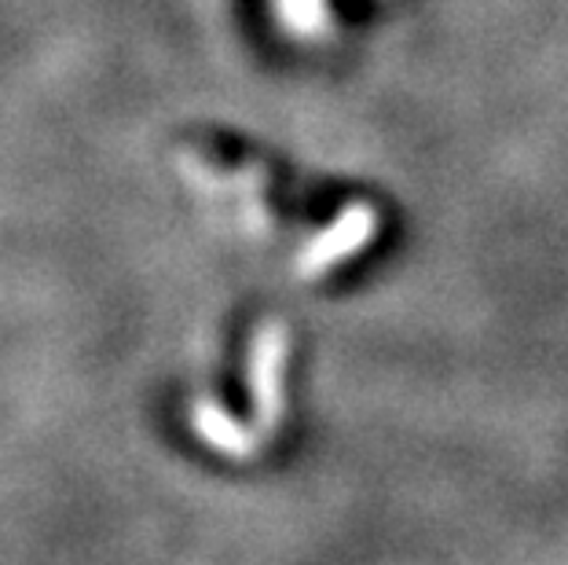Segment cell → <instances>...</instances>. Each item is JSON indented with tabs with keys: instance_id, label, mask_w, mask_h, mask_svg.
Returning a JSON list of instances; mask_svg holds the SVG:
<instances>
[{
	"instance_id": "2",
	"label": "cell",
	"mask_w": 568,
	"mask_h": 565,
	"mask_svg": "<svg viewBox=\"0 0 568 565\" xmlns=\"http://www.w3.org/2000/svg\"><path fill=\"white\" fill-rule=\"evenodd\" d=\"M290 349V334L280 323H268L264 331H257L250 349V396H253V412H257L261 434L275 430V423L283 418V360Z\"/></svg>"
},
{
	"instance_id": "4",
	"label": "cell",
	"mask_w": 568,
	"mask_h": 565,
	"mask_svg": "<svg viewBox=\"0 0 568 565\" xmlns=\"http://www.w3.org/2000/svg\"><path fill=\"white\" fill-rule=\"evenodd\" d=\"M275 11H280L283 27L294 30L297 38H320L331 27L326 0H275Z\"/></svg>"
},
{
	"instance_id": "1",
	"label": "cell",
	"mask_w": 568,
	"mask_h": 565,
	"mask_svg": "<svg viewBox=\"0 0 568 565\" xmlns=\"http://www.w3.org/2000/svg\"><path fill=\"white\" fill-rule=\"evenodd\" d=\"M374 235H378V210L367 206V202H353V206H345L305 246V254L297 258V272L305 275V280L323 275L326 269H334L337 261L359 254Z\"/></svg>"
},
{
	"instance_id": "3",
	"label": "cell",
	"mask_w": 568,
	"mask_h": 565,
	"mask_svg": "<svg viewBox=\"0 0 568 565\" xmlns=\"http://www.w3.org/2000/svg\"><path fill=\"white\" fill-rule=\"evenodd\" d=\"M195 430L213 444L216 452L227 455H250L253 452V434H246L232 415H224L216 404H199L195 407Z\"/></svg>"
}]
</instances>
